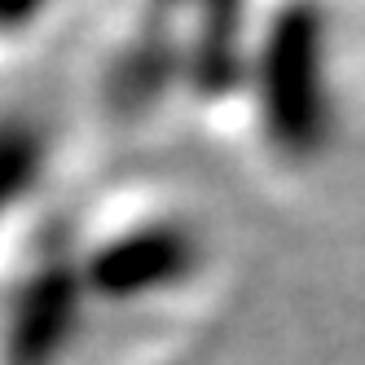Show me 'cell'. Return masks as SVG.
I'll use <instances>...</instances> for the list:
<instances>
[{"mask_svg": "<svg viewBox=\"0 0 365 365\" xmlns=\"http://www.w3.org/2000/svg\"><path fill=\"white\" fill-rule=\"evenodd\" d=\"M225 242L168 190L58 207L0 259V365H154L212 312Z\"/></svg>", "mask_w": 365, "mask_h": 365, "instance_id": "obj_1", "label": "cell"}, {"mask_svg": "<svg viewBox=\"0 0 365 365\" xmlns=\"http://www.w3.org/2000/svg\"><path fill=\"white\" fill-rule=\"evenodd\" d=\"M66 133L44 106L0 97V259L58 212Z\"/></svg>", "mask_w": 365, "mask_h": 365, "instance_id": "obj_2", "label": "cell"}]
</instances>
